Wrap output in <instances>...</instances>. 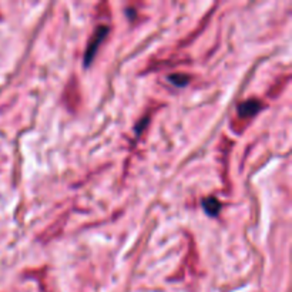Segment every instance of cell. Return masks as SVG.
Masks as SVG:
<instances>
[{"instance_id": "obj_4", "label": "cell", "mask_w": 292, "mask_h": 292, "mask_svg": "<svg viewBox=\"0 0 292 292\" xmlns=\"http://www.w3.org/2000/svg\"><path fill=\"white\" fill-rule=\"evenodd\" d=\"M168 80L175 86H185L188 83V77L181 76V74H173V76L168 77Z\"/></svg>"}, {"instance_id": "obj_1", "label": "cell", "mask_w": 292, "mask_h": 292, "mask_svg": "<svg viewBox=\"0 0 292 292\" xmlns=\"http://www.w3.org/2000/svg\"><path fill=\"white\" fill-rule=\"evenodd\" d=\"M107 32H109V29L105 28V26H101V28H98L97 30H96V33L93 36V39H91L90 43H89V46H87L86 55H84V63H86V66L90 64L91 60L94 59L98 46H100L101 42L104 40V37L107 36Z\"/></svg>"}, {"instance_id": "obj_2", "label": "cell", "mask_w": 292, "mask_h": 292, "mask_svg": "<svg viewBox=\"0 0 292 292\" xmlns=\"http://www.w3.org/2000/svg\"><path fill=\"white\" fill-rule=\"evenodd\" d=\"M202 205H204V209L208 213L209 216H217L218 211H220V208H221V204L218 202V200L213 198V197H211V198H207V200H204Z\"/></svg>"}, {"instance_id": "obj_3", "label": "cell", "mask_w": 292, "mask_h": 292, "mask_svg": "<svg viewBox=\"0 0 292 292\" xmlns=\"http://www.w3.org/2000/svg\"><path fill=\"white\" fill-rule=\"evenodd\" d=\"M259 110L258 101H245L244 104L240 105V113L241 116H254Z\"/></svg>"}]
</instances>
